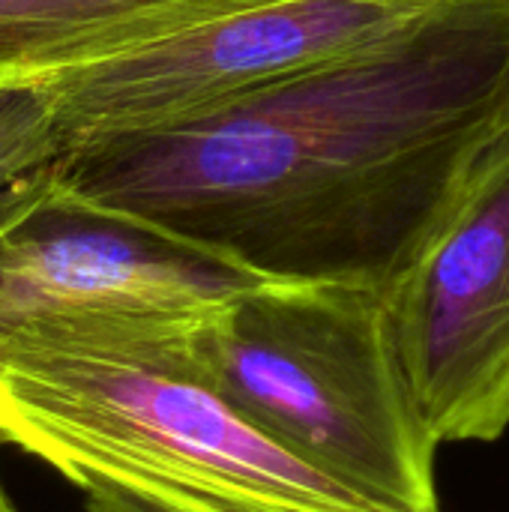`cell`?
I'll use <instances>...</instances> for the list:
<instances>
[{
    "label": "cell",
    "instance_id": "cell-4",
    "mask_svg": "<svg viewBox=\"0 0 509 512\" xmlns=\"http://www.w3.org/2000/svg\"><path fill=\"white\" fill-rule=\"evenodd\" d=\"M264 279L69 189L54 165L0 198V357L192 327Z\"/></svg>",
    "mask_w": 509,
    "mask_h": 512
},
{
    "label": "cell",
    "instance_id": "cell-2",
    "mask_svg": "<svg viewBox=\"0 0 509 512\" xmlns=\"http://www.w3.org/2000/svg\"><path fill=\"white\" fill-rule=\"evenodd\" d=\"M180 330L0 357V444L75 489L129 486L225 512H384L243 423L183 360Z\"/></svg>",
    "mask_w": 509,
    "mask_h": 512
},
{
    "label": "cell",
    "instance_id": "cell-9",
    "mask_svg": "<svg viewBox=\"0 0 509 512\" xmlns=\"http://www.w3.org/2000/svg\"><path fill=\"white\" fill-rule=\"evenodd\" d=\"M84 512H225L192 498L129 489V486H93L84 492Z\"/></svg>",
    "mask_w": 509,
    "mask_h": 512
},
{
    "label": "cell",
    "instance_id": "cell-1",
    "mask_svg": "<svg viewBox=\"0 0 509 512\" xmlns=\"http://www.w3.org/2000/svg\"><path fill=\"white\" fill-rule=\"evenodd\" d=\"M509 138V0H432L327 66L54 174L264 282L387 294Z\"/></svg>",
    "mask_w": 509,
    "mask_h": 512
},
{
    "label": "cell",
    "instance_id": "cell-3",
    "mask_svg": "<svg viewBox=\"0 0 509 512\" xmlns=\"http://www.w3.org/2000/svg\"><path fill=\"white\" fill-rule=\"evenodd\" d=\"M189 372L243 423L384 512H441L438 444L393 351L384 297L261 282L183 336Z\"/></svg>",
    "mask_w": 509,
    "mask_h": 512
},
{
    "label": "cell",
    "instance_id": "cell-10",
    "mask_svg": "<svg viewBox=\"0 0 509 512\" xmlns=\"http://www.w3.org/2000/svg\"><path fill=\"white\" fill-rule=\"evenodd\" d=\"M0 512H18V507L12 504V498H9V492H6L3 474H0Z\"/></svg>",
    "mask_w": 509,
    "mask_h": 512
},
{
    "label": "cell",
    "instance_id": "cell-8",
    "mask_svg": "<svg viewBox=\"0 0 509 512\" xmlns=\"http://www.w3.org/2000/svg\"><path fill=\"white\" fill-rule=\"evenodd\" d=\"M63 150L42 75H0V198Z\"/></svg>",
    "mask_w": 509,
    "mask_h": 512
},
{
    "label": "cell",
    "instance_id": "cell-6",
    "mask_svg": "<svg viewBox=\"0 0 509 512\" xmlns=\"http://www.w3.org/2000/svg\"><path fill=\"white\" fill-rule=\"evenodd\" d=\"M399 372L429 438L509 432V138L384 294Z\"/></svg>",
    "mask_w": 509,
    "mask_h": 512
},
{
    "label": "cell",
    "instance_id": "cell-7",
    "mask_svg": "<svg viewBox=\"0 0 509 512\" xmlns=\"http://www.w3.org/2000/svg\"><path fill=\"white\" fill-rule=\"evenodd\" d=\"M270 0H0V75H48Z\"/></svg>",
    "mask_w": 509,
    "mask_h": 512
},
{
    "label": "cell",
    "instance_id": "cell-5",
    "mask_svg": "<svg viewBox=\"0 0 509 512\" xmlns=\"http://www.w3.org/2000/svg\"><path fill=\"white\" fill-rule=\"evenodd\" d=\"M432 0H270L42 75L63 147L162 132L342 60ZM63 150V153H66Z\"/></svg>",
    "mask_w": 509,
    "mask_h": 512
}]
</instances>
